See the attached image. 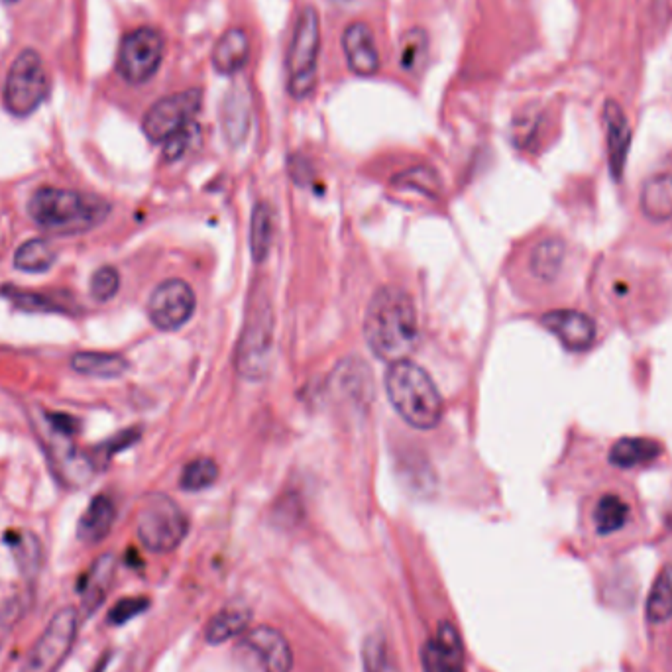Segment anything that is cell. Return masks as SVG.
<instances>
[{"label": "cell", "mask_w": 672, "mask_h": 672, "mask_svg": "<svg viewBox=\"0 0 672 672\" xmlns=\"http://www.w3.org/2000/svg\"><path fill=\"white\" fill-rule=\"evenodd\" d=\"M364 338L376 358L405 360L419 340V321L411 295L399 287H382L368 303Z\"/></svg>", "instance_id": "obj_1"}, {"label": "cell", "mask_w": 672, "mask_h": 672, "mask_svg": "<svg viewBox=\"0 0 672 672\" xmlns=\"http://www.w3.org/2000/svg\"><path fill=\"white\" fill-rule=\"evenodd\" d=\"M28 215L36 226L52 234H83L111 215V203L73 189L40 187L28 201Z\"/></svg>", "instance_id": "obj_2"}, {"label": "cell", "mask_w": 672, "mask_h": 672, "mask_svg": "<svg viewBox=\"0 0 672 672\" xmlns=\"http://www.w3.org/2000/svg\"><path fill=\"white\" fill-rule=\"evenodd\" d=\"M386 392L399 417L421 431L435 429L443 419V397L431 376L411 360L392 362L386 372Z\"/></svg>", "instance_id": "obj_3"}, {"label": "cell", "mask_w": 672, "mask_h": 672, "mask_svg": "<svg viewBox=\"0 0 672 672\" xmlns=\"http://www.w3.org/2000/svg\"><path fill=\"white\" fill-rule=\"evenodd\" d=\"M274 352V311L268 297L256 293L236 350V370L242 378L258 382L266 378Z\"/></svg>", "instance_id": "obj_4"}, {"label": "cell", "mask_w": 672, "mask_h": 672, "mask_svg": "<svg viewBox=\"0 0 672 672\" xmlns=\"http://www.w3.org/2000/svg\"><path fill=\"white\" fill-rule=\"evenodd\" d=\"M321 50V20L315 6H305L297 18L287 54V91L293 99H307L317 85Z\"/></svg>", "instance_id": "obj_5"}, {"label": "cell", "mask_w": 672, "mask_h": 672, "mask_svg": "<svg viewBox=\"0 0 672 672\" xmlns=\"http://www.w3.org/2000/svg\"><path fill=\"white\" fill-rule=\"evenodd\" d=\"M50 95V79L44 67V59L36 50H24L12 61L2 101L12 116L26 118L38 111Z\"/></svg>", "instance_id": "obj_6"}, {"label": "cell", "mask_w": 672, "mask_h": 672, "mask_svg": "<svg viewBox=\"0 0 672 672\" xmlns=\"http://www.w3.org/2000/svg\"><path fill=\"white\" fill-rule=\"evenodd\" d=\"M189 531V519L183 509L166 494H152L144 500L136 519L140 543L152 553L175 551Z\"/></svg>", "instance_id": "obj_7"}, {"label": "cell", "mask_w": 672, "mask_h": 672, "mask_svg": "<svg viewBox=\"0 0 672 672\" xmlns=\"http://www.w3.org/2000/svg\"><path fill=\"white\" fill-rule=\"evenodd\" d=\"M166 42L160 30L142 26L128 32L118 48L116 69L120 77L130 85H142L150 81L164 59Z\"/></svg>", "instance_id": "obj_8"}, {"label": "cell", "mask_w": 672, "mask_h": 672, "mask_svg": "<svg viewBox=\"0 0 672 672\" xmlns=\"http://www.w3.org/2000/svg\"><path fill=\"white\" fill-rule=\"evenodd\" d=\"M77 629V610L71 606L59 610L30 649L22 672H57L73 649Z\"/></svg>", "instance_id": "obj_9"}, {"label": "cell", "mask_w": 672, "mask_h": 672, "mask_svg": "<svg viewBox=\"0 0 672 672\" xmlns=\"http://www.w3.org/2000/svg\"><path fill=\"white\" fill-rule=\"evenodd\" d=\"M203 105L201 89H187L160 99L150 107L142 120L146 138L154 144H164L175 132L195 122V116Z\"/></svg>", "instance_id": "obj_10"}, {"label": "cell", "mask_w": 672, "mask_h": 672, "mask_svg": "<svg viewBox=\"0 0 672 672\" xmlns=\"http://www.w3.org/2000/svg\"><path fill=\"white\" fill-rule=\"evenodd\" d=\"M195 293L183 280L162 281L150 295L148 317L160 331H177L189 323L195 313Z\"/></svg>", "instance_id": "obj_11"}, {"label": "cell", "mask_w": 672, "mask_h": 672, "mask_svg": "<svg viewBox=\"0 0 672 672\" xmlns=\"http://www.w3.org/2000/svg\"><path fill=\"white\" fill-rule=\"evenodd\" d=\"M250 659H254L260 672H291L293 653L276 627L260 625L244 633L238 645Z\"/></svg>", "instance_id": "obj_12"}, {"label": "cell", "mask_w": 672, "mask_h": 672, "mask_svg": "<svg viewBox=\"0 0 672 672\" xmlns=\"http://www.w3.org/2000/svg\"><path fill=\"white\" fill-rule=\"evenodd\" d=\"M541 325L549 333L557 336L564 348L572 352H584L592 348V344L596 342L598 331H596L594 321L580 311H572V309L549 311L541 317Z\"/></svg>", "instance_id": "obj_13"}, {"label": "cell", "mask_w": 672, "mask_h": 672, "mask_svg": "<svg viewBox=\"0 0 672 672\" xmlns=\"http://www.w3.org/2000/svg\"><path fill=\"white\" fill-rule=\"evenodd\" d=\"M425 672H464V647L452 623H441L437 635L421 649Z\"/></svg>", "instance_id": "obj_14"}, {"label": "cell", "mask_w": 672, "mask_h": 672, "mask_svg": "<svg viewBox=\"0 0 672 672\" xmlns=\"http://www.w3.org/2000/svg\"><path fill=\"white\" fill-rule=\"evenodd\" d=\"M342 50L348 67L358 77H370L380 69V54L366 22H352L342 34Z\"/></svg>", "instance_id": "obj_15"}, {"label": "cell", "mask_w": 672, "mask_h": 672, "mask_svg": "<svg viewBox=\"0 0 672 672\" xmlns=\"http://www.w3.org/2000/svg\"><path fill=\"white\" fill-rule=\"evenodd\" d=\"M604 130H606V148H608V164L610 173L616 181H621L629 148H631V126L621 109V105L610 99L604 107Z\"/></svg>", "instance_id": "obj_16"}, {"label": "cell", "mask_w": 672, "mask_h": 672, "mask_svg": "<svg viewBox=\"0 0 672 672\" xmlns=\"http://www.w3.org/2000/svg\"><path fill=\"white\" fill-rule=\"evenodd\" d=\"M641 213L653 223H665L672 219V162L663 164L653 171L643 187L639 197Z\"/></svg>", "instance_id": "obj_17"}, {"label": "cell", "mask_w": 672, "mask_h": 672, "mask_svg": "<svg viewBox=\"0 0 672 672\" xmlns=\"http://www.w3.org/2000/svg\"><path fill=\"white\" fill-rule=\"evenodd\" d=\"M116 570V560L114 555L107 553L101 555L99 559L93 562L89 572L81 578L79 592H81V610L91 616L95 614L101 604L105 602L109 590H111L112 578Z\"/></svg>", "instance_id": "obj_18"}, {"label": "cell", "mask_w": 672, "mask_h": 672, "mask_svg": "<svg viewBox=\"0 0 672 672\" xmlns=\"http://www.w3.org/2000/svg\"><path fill=\"white\" fill-rule=\"evenodd\" d=\"M114 519H116V505L112 502L111 496L107 494L95 496L79 519L77 525L79 541L85 545H97L105 541L111 533Z\"/></svg>", "instance_id": "obj_19"}, {"label": "cell", "mask_w": 672, "mask_h": 672, "mask_svg": "<svg viewBox=\"0 0 672 672\" xmlns=\"http://www.w3.org/2000/svg\"><path fill=\"white\" fill-rule=\"evenodd\" d=\"M250 116H252L250 91L244 85H234L224 97L223 111H221L224 138L232 146H238L244 142L250 130Z\"/></svg>", "instance_id": "obj_20"}, {"label": "cell", "mask_w": 672, "mask_h": 672, "mask_svg": "<svg viewBox=\"0 0 672 672\" xmlns=\"http://www.w3.org/2000/svg\"><path fill=\"white\" fill-rule=\"evenodd\" d=\"M69 364L77 374L97 380H114L130 370L128 358L114 352H75Z\"/></svg>", "instance_id": "obj_21"}, {"label": "cell", "mask_w": 672, "mask_h": 672, "mask_svg": "<svg viewBox=\"0 0 672 672\" xmlns=\"http://www.w3.org/2000/svg\"><path fill=\"white\" fill-rule=\"evenodd\" d=\"M250 56V40L242 28H232L224 32L213 48V67L223 75H236L244 69Z\"/></svg>", "instance_id": "obj_22"}, {"label": "cell", "mask_w": 672, "mask_h": 672, "mask_svg": "<svg viewBox=\"0 0 672 672\" xmlns=\"http://www.w3.org/2000/svg\"><path fill=\"white\" fill-rule=\"evenodd\" d=\"M336 392L344 393L356 403H366L372 399V376L366 364L358 358H348L340 362L335 370Z\"/></svg>", "instance_id": "obj_23"}, {"label": "cell", "mask_w": 672, "mask_h": 672, "mask_svg": "<svg viewBox=\"0 0 672 672\" xmlns=\"http://www.w3.org/2000/svg\"><path fill=\"white\" fill-rule=\"evenodd\" d=\"M4 543L10 547L20 572L26 580H34L42 568V543L32 531H8Z\"/></svg>", "instance_id": "obj_24"}, {"label": "cell", "mask_w": 672, "mask_h": 672, "mask_svg": "<svg viewBox=\"0 0 672 672\" xmlns=\"http://www.w3.org/2000/svg\"><path fill=\"white\" fill-rule=\"evenodd\" d=\"M663 452L661 443L643 437L619 439L610 450V462L617 468H635L653 462Z\"/></svg>", "instance_id": "obj_25"}, {"label": "cell", "mask_w": 672, "mask_h": 672, "mask_svg": "<svg viewBox=\"0 0 672 672\" xmlns=\"http://www.w3.org/2000/svg\"><path fill=\"white\" fill-rule=\"evenodd\" d=\"M56 248L46 238H32L22 242L14 252V268L26 274L48 272L56 264Z\"/></svg>", "instance_id": "obj_26"}, {"label": "cell", "mask_w": 672, "mask_h": 672, "mask_svg": "<svg viewBox=\"0 0 672 672\" xmlns=\"http://www.w3.org/2000/svg\"><path fill=\"white\" fill-rule=\"evenodd\" d=\"M252 621V612L246 608H226L221 610L205 629V639L209 645H223L226 641L244 635Z\"/></svg>", "instance_id": "obj_27"}, {"label": "cell", "mask_w": 672, "mask_h": 672, "mask_svg": "<svg viewBox=\"0 0 672 672\" xmlns=\"http://www.w3.org/2000/svg\"><path fill=\"white\" fill-rule=\"evenodd\" d=\"M274 244V213L268 203H258L252 211L250 223V250L254 262L262 264L268 260Z\"/></svg>", "instance_id": "obj_28"}, {"label": "cell", "mask_w": 672, "mask_h": 672, "mask_svg": "<svg viewBox=\"0 0 672 672\" xmlns=\"http://www.w3.org/2000/svg\"><path fill=\"white\" fill-rule=\"evenodd\" d=\"M566 246L560 238L541 240L531 254V272L541 281H553L560 274L564 264Z\"/></svg>", "instance_id": "obj_29"}, {"label": "cell", "mask_w": 672, "mask_h": 672, "mask_svg": "<svg viewBox=\"0 0 672 672\" xmlns=\"http://www.w3.org/2000/svg\"><path fill=\"white\" fill-rule=\"evenodd\" d=\"M364 672H401L397 657L384 633L376 631L362 645Z\"/></svg>", "instance_id": "obj_30"}, {"label": "cell", "mask_w": 672, "mask_h": 672, "mask_svg": "<svg viewBox=\"0 0 672 672\" xmlns=\"http://www.w3.org/2000/svg\"><path fill=\"white\" fill-rule=\"evenodd\" d=\"M16 309L28 311V313H71L67 303L57 299L54 295L38 293V291H26L20 287H2L0 291Z\"/></svg>", "instance_id": "obj_31"}, {"label": "cell", "mask_w": 672, "mask_h": 672, "mask_svg": "<svg viewBox=\"0 0 672 672\" xmlns=\"http://www.w3.org/2000/svg\"><path fill=\"white\" fill-rule=\"evenodd\" d=\"M429 56V36L423 28L407 30L399 38V65L407 73H419Z\"/></svg>", "instance_id": "obj_32"}, {"label": "cell", "mask_w": 672, "mask_h": 672, "mask_svg": "<svg viewBox=\"0 0 672 672\" xmlns=\"http://www.w3.org/2000/svg\"><path fill=\"white\" fill-rule=\"evenodd\" d=\"M672 617V564L665 566L647 598L649 623H665Z\"/></svg>", "instance_id": "obj_33"}, {"label": "cell", "mask_w": 672, "mask_h": 672, "mask_svg": "<svg viewBox=\"0 0 672 672\" xmlns=\"http://www.w3.org/2000/svg\"><path fill=\"white\" fill-rule=\"evenodd\" d=\"M219 478V466L211 458H197L191 460L179 478V486L185 492H201L211 488Z\"/></svg>", "instance_id": "obj_34"}, {"label": "cell", "mask_w": 672, "mask_h": 672, "mask_svg": "<svg viewBox=\"0 0 672 672\" xmlns=\"http://www.w3.org/2000/svg\"><path fill=\"white\" fill-rule=\"evenodd\" d=\"M627 517H629V507L616 494L604 496L596 505L594 519H596V529L600 535H610V533L623 529V525L627 523Z\"/></svg>", "instance_id": "obj_35"}, {"label": "cell", "mask_w": 672, "mask_h": 672, "mask_svg": "<svg viewBox=\"0 0 672 672\" xmlns=\"http://www.w3.org/2000/svg\"><path fill=\"white\" fill-rule=\"evenodd\" d=\"M120 289V272L114 266H101L89 281V293L97 303H107Z\"/></svg>", "instance_id": "obj_36"}, {"label": "cell", "mask_w": 672, "mask_h": 672, "mask_svg": "<svg viewBox=\"0 0 672 672\" xmlns=\"http://www.w3.org/2000/svg\"><path fill=\"white\" fill-rule=\"evenodd\" d=\"M197 138H199V124L197 122H191L183 130L175 132L171 138L164 142L166 162H175V160L183 158L193 148Z\"/></svg>", "instance_id": "obj_37"}, {"label": "cell", "mask_w": 672, "mask_h": 672, "mask_svg": "<svg viewBox=\"0 0 672 672\" xmlns=\"http://www.w3.org/2000/svg\"><path fill=\"white\" fill-rule=\"evenodd\" d=\"M393 183L399 185V187H407V189L423 191L427 195H435L437 185H439V177H437V173L433 169L415 168L397 175Z\"/></svg>", "instance_id": "obj_38"}, {"label": "cell", "mask_w": 672, "mask_h": 672, "mask_svg": "<svg viewBox=\"0 0 672 672\" xmlns=\"http://www.w3.org/2000/svg\"><path fill=\"white\" fill-rule=\"evenodd\" d=\"M148 608H150V600L148 598H144V596H130V598H124V600H120V602H116L112 606L107 621L111 625H114V627H118V625L128 623L130 619L144 614Z\"/></svg>", "instance_id": "obj_39"}, {"label": "cell", "mask_w": 672, "mask_h": 672, "mask_svg": "<svg viewBox=\"0 0 672 672\" xmlns=\"http://www.w3.org/2000/svg\"><path fill=\"white\" fill-rule=\"evenodd\" d=\"M138 439H140V431H138V429H126V431L118 433L116 437H112L111 441H107V443L103 445V450H105L109 456H112V454H116V452H120V450H124V448L132 447Z\"/></svg>", "instance_id": "obj_40"}, {"label": "cell", "mask_w": 672, "mask_h": 672, "mask_svg": "<svg viewBox=\"0 0 672 672\" xmlns=\"http://www.w3.org/2000/svg\"><path fill=\"white\" fill-rule=\"evenodd\" d=\"M48 421L52 429L61 435H75L79 433V421L69 413H48Z\"/></svg>", "instance_id": "obj_41"}, {"label": "cell", "mask_w": 672, "mask_h": 672, "mask_svg": "<svg viewBox=\"0 0 672 672\" xmlns=\"http://www.w3.org/2000/svg\"><path fill=\"white\" fill-rule=\"evenodd\" d=\"M335 2H338V4H352V2H356V0H335Z\"/></svg>", "instance_id": "obj_42"}, {"label": "cell", "mask_w": 672, "mask_h": 672, "mask_svg": "<svg viewBox=\"0 0 672 672\" xmlns=\"http://www.w3.org/2000/svg\"><path fill=\"white\" fill-rule=\"evenodd\" d=\"M0 2H6V4H12V2H18V0H0Z\"/></svg>", "instance_id": "obj_43"}]
</instances>
